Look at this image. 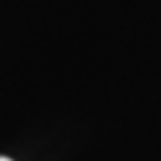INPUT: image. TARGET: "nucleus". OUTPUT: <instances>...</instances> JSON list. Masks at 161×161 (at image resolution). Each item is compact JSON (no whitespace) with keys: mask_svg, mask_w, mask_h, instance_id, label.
<instances>
[{"mask_svg":"<svg viewBox=\"0 0 161 161\" xmlns=\"http://www.w3.org/2000/svg\"><path fill=\"white\" fill-rule=\"evenodd\" d=\"M0 161H12V159H7V156H0Z\"/></svg>","mask_w":161,"mask_h":161,"instance_id":"nucleus-1","label":"nucleus"}]
</instances>
